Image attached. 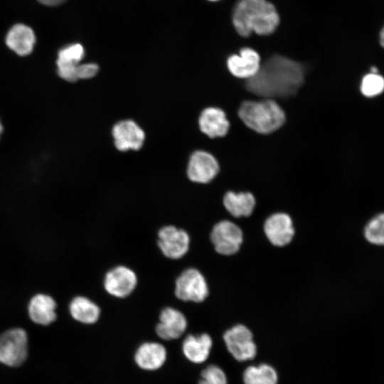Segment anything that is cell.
<instances>
[{
	"label": "cell",
	"mask_w": 384,
	"mask_h": 384,
	"mask_svg": "<svg viewBox=\"0 0 384 384\" xmlns=\"http://www.w3.org/2000/svg\"><path fill=\"white\" fill-rule=\"evenodd\" d=\"M304 74L305 68L301 63L275 55L261 64L258 72L247 80L246 88L265 97H288L300 88Z\"/></svg>",
	"instance_id": "cell-1"
},
{
	"label": "cell",
	"mask_w": 384,
	"mask_h": 384,
	"mask_svg": "<svg viewBox=\"0 0 384 384\" xmlns=\"http://www.w3.org/2000/svg\"><path fill=\"white\" fill-rule=\"evenodd\" d=\"M233 23L243 37L252 32L269 35L279 25V17L274 5L266 0H240L235 8Z\"/></svg>",
	"instance_id": "cell-2"
},
{
	"label": "cell",
	"mask_w": 384,
	"mask_h": 384,
	"mask_svg": "<svg viewBox=\"0 0 384 384\" xmlns=\"http://www.w3.org/2000/svg\"><path fill=\"white\" fill-rule=\"evenodd\" d=\"M238 115L247 127L265 134L278 129L285 121L283 110L270 99L244 102L239 108Z\"/></svg>",
	"instance_id": "cell-3"
},
{
	"label": "cell",
	"mask_w": 384,
	"mask_h": 384,
	"mask_svg": "<svg viewBox=\"0 0 384 384\" xmlns=\"http://www.w3.org/2000/svg\"><path fill=\"white\" fill-rule=\"evenodd\" d=\"M210 240L218 255L231 257L240 252L244 242V233L237 223L225 218L213 225Z\"/></svg>",
	"instance_id": "cell-4"
},
{
	"label": "cell",
	"mask_w": 384,
	"mask_h": 384,
	"mask_svg": "<svg viewBox=\"0 0 384 384\" xmlns=\"http://www.w3.org/2000/svg\"><path fill=\"white\" fill-rule=\"evenodd\" d=\"M28 352V338L21 328L6 330L0 335V363L10 367L21 366Z\"/></svg>",
	"instance_id": "cell-5"
},
{
	"label": "cell",
	"mask_w": 384,
	"mask_h": 384,
	"mask_svg": "<svg viewBox=\"0 0 384 384\" xmlns=\"http://www.w3.org/2000/svg\"><path fill=\"white\" fill-rule=\"evenodd\" d=\"M262 231L269 243L277 248L288 246L296 234L293 219L285 212L268 215L263 222Z\"/></svg>",
	"instance_id": "cell-6"
},
{
	"label": "cell",
	"mask_w": 384,
	"mask_h": 384,
	"mask_svg": "<svg viewBox=\"0 0 384 384\" xmlns=\"http://www.w3.org/2000/svg\"><path fill=\"white\" fill-rule=\"evenodd\" d=\"M175 294L184 302H204L209 295V288L204 275L196 268L185 270L176 279Z\"/></svg>",
	"instance_id": "cell-7"
},
{
	"label": "cell",
	"mask_w": 384,
	"mask_h": 384,
	"mask_svg": "<svg viewBox=\"0 0 384 384\" xmlns=\"http://www.w3.org/2000/svg\"><path fill=\"white\" fill-rule=\"evenodd\" d=\"M223 340L230 353L238 361L254 358L256 344L251 331L243 324H236L223 334Z\"/></svg>",
	"instance_id": "cell-8"
},
{
	"label": "cell",
	"mask_w": 384,
	"mask_h": 384,
	"mask_svg": "<svg viewBox=\"0 0 384 384\" xmlns=\"http://www.w3.org/2000/svg\"><path fill=\"white\" fill-rule=\"evenodd\" d=\"M189 244L188 233L174 225L164 226L158 233V245L168 258H181L188 252Z\"/></svg>",
	"instance_id": "cell-9"
},
{
	"label": "cell",
	"mask_w": 384,
	"mask_h": 384,
	"mask_svg": "<svg viewBox=\"0 0 384 384\" xmlns=\"http://www.w3.org/2000/svg\"><path fill=\"white\" fill-rule=\"evenodd\" d=\"M219 169V164L213 155L206 151H197L190 158L187 176L194 183H208L215 178Z\"/></svg>",
	"instance_id": "cell-10"
},
{
	"label": "cell",
	"mask_w": 384,
	"mask_h": 384,
	"mask_svg": "<svg viewBox=\"0 0 384 384\" xmlns=\"http://www.w3.org/2000/svg\"><path fill=\"white\" fill-rule=\"evenodd\" d=\"M137 284V278L134 272L122 265L110 270L104 280V287L107 292L119 298L129 295Z\"/></svg>",
	"instance_id": "cell-11"
},
{
	"label": "cell",
	"mask_w": 384,
	"mask_h": 384,
	"mask_svg": "<svg viewBox=\"0 0 384 384\" xmlns=\"http://www.w3.org/2000/svg\"><path fill=\"white\" fill-rule=\"evenodd\" d=\"M222 204L230 217L238 220L252 216L257 206V200L250 191L235 192L230 190L224 193Z\"/></svg>",
	"instance_id": "cell-12"
},
{
	"label": "cell",
	"mask_w": 384,
	"mask_h": 384,
	"mask_svg": "<svg viewBox=\"0 0 384 384\" xmlns=\"http://www.w3.org/2000/svg\"><path fill=\"white\" fill-rule=\"evenodd\" d=\"M187 325V319L182 312L172 307H166L160 313L156 333L163 340H174L182 336Z\"/></svg>",
	"instance_id": "cell-13"
},
{
	"label": "cell",
	"mask_w": 384,
	"mask_h": 384,
	"mask_svg": "<svg viewBox=\"0 0 384 384\" xmlns=\"http://www.w3.org/2000/svg\"><path fill=\"white\" fill-rule=\"evenodd\" d=\"M112 135L116 148L122 151L139 150L145 138L143 130L132 120L117 123L112 129Z\"/></svg>",
	"instance_id": "cell-14"
},
{
	"label": "cell",
	"mask_w": 384,
	"mask_h": 384,
	"mask_svg": "<svg viewBox=\"0 0 384 384\" xmlns=\"http://www.w3.org/2000/svg\"><path fill=\"white\" fill-rule=\"evenodd\" d=\"M227 65L234 76L250 79L260 68V57L252 48H243L238 55L233 54L228 58Z\"/></svg>",
	"instance_id": "cell-15"
},
{
	"label": "cell",
	"mask_w": 384,
	"mask_h": 384,
	"mask_svg": "<svg viewBox=\"0 0 384 384\" xmlns=\"http://www.w3.org/2000/svg\"><path fill=\"white\" fill-rule=\"evenodd\" d=\"M166 348L158 342H145L141 344L134 354L137 365L145 370H156L166 362Z\"/></svg>",
	"instance_id": "cell-16"
},
{
	"label": "cell",
	"mask_w": 384,
	"mask_h": 384,
	"mask_svg": "<svg viewBox=\"0 0 384 384\" xmlns=\"http://www.w3.org/2000/svg\"><path fill=\"white\" fill-rule=\"evenodd\" d=\"M56 302L53 297L46 294H37L29 302L28 316L33 322L47 326L56 319Z\"/></svg>",
	"instance_id": "cell-17"
},
{
	"label": "cell",
	"mask_w": 384,
	"mask_h": 384,
	"mask_svg": "<svg viewBox=\"0 0 384 384\" xmlns=\"http://www.w3.org/2000/svg\"><path fill=\"white\" fill-rule=\"evenodd\" d=\"M36 36L33 31L28 26L18 23L7 33L6 43L17 55L25 56L33 50Z\"/></svg>",
	"instance_id": "cell-18"
},
{
	"label": "cell",
	"mask_w": 384,
	"mask_h": 384,
	"mask_svg": "<svg viewBox=\"0 0 384 384\" xmlns=\"http://www.w3.org/2000/svg\"><path fill=\"white\" fill-rule=\"evenodd\" d=\"M212 346V338L208 334H190L183 341L182 351L189 361L198 364L207 360Z\"/></svg>",
	"instance_id": "cell-19"
},
{
	"label": "cell",
	"mask_w": 384,
	"mask_h": 384,
	"mask_svg": "<svg viewBox=\"0 0 384 384\" xmlns=\"http://www.w3.org/2000/svg\"><path fill=\"white\" fill-rule=\"evenodd\" d=\"M201 130L209 137L225 136L229 129V122L225 113L217 107H208L199 117Z\"/></svg>",
	"instance_id": "cell-20"
},
{
	"label": "cell",
	"mask_w": 384,
	"mask_h": 384,
	"mask_svg": "<svg viewBox=\"0 0 384 384\" xmlns=\"http://www.w3.org/2000/svg\"><path fill=\"white\" fill-rule=\"evenodd\" d=\"M71 316L76 321L92 324L100 316L99 306L87 297L78 296L73 299L69 305Z\"/></svg>",
	"instance_id": "cell-21"
},
{
	"label": "cell",
	"mask_w": 384,
	"mask_h": 384,
	"mask_svg": "<svg viewBox=\"0 0 384 384\" xmlns=\"http://www.w3.org/2000/svg\"><path fill=\"white\" fill-rule=\"evenodd\" d=\"M242 378L245 384H277L278 381L275 369L266 363L247 367Z\"/></svg>",
	"instance_id": "cell-22"
},
{
	"label": "cell",
	"mask_w": 384,
	"mask_h": 384,
	"mask_svg": "<svg viewBox=\"0 0 384 384\" xmlns=\"http://www.w3.org/2000/svg\"><path fill=\"white\" fill-rule=\"evenodd\" d=\"M365 237L373 244L384 245V213H380L369 221L365 228Z\"/></svg>",
	"instance_id": "cell-23"
},
{
	"label": "cell",
	"mask_w": 384,
	"mask_h": 384,
	"mask_svg": "<svg viewBox=\"0 0 384 384\" xmlns=\"http://www.w3.org/2000/svg\"><path fill=\"white\" fill-rule=\"evenodd\" d=\"M384 90V78L378 73H370L366 75L361 83V91L367 97H373L381 94Z\"/></svg>",
	"instance_id": "cell-24"
},
{
	"label": "cell",
	"mask_w": 384,
	"mask_h": 384,
	"mask_svg": "<svg viewBox=\"0 0 384 384\" xmlns=\"http://www.w3.org/2000/svg\"><path fill=\"white\" fill-rule=\"evenodd\" d=\"M84 55L85 51L82 45L71 44L59 50L56 63L78 65Z\"/></svg>",
	"instance_id": "cell-25"
},
{
	"label": "cell",
	"mask_w": 384,
	"mask_h": 384,
	"mask_svg": "<svg viewBox=\"0 0 384 384\" xmlns=\"http://www.w3.org/2000/svg\"><path fill=\"white\" fill-rule=\"evenodd\" d=\"M198 384H228L224 371L217 366L210 365L202 370Z\"/></svg>",
	"instance_id": "cell-26"
},
{
	"label": "cell",
	"mask_w": 384,
	"mask_h": 384,
	"mask_svg": "<svg viewBox=\"0 0 384 384\" xmlns=\"http://www.w3.org/2000/svg\"><path fill=\"white\" fill-rule=\"evenodd\" d=\"M99 67L95 63L80 64L78 68V79H89L98 72Z\"/></svg>",
	"instance_id": "cell-27"
},
{
	"label": "cell",
	"mask_w": 384,
	"mask_h": 384,
	"mask_svg": "<svg viewBox=\"0 0 384 384\" xmlns=\"http://www.w3.org/2000/svg\"><path fill=\"white\" fill-rule=\"evenodd\" d=\"M40 3L48 6H56L65 1L66 0H38Z\"/></svg>",
	"instance_id": "cell-28"
},
{
	"label": "cell",
	"mask_w": 384,
	"mask_h": 384,
	"mask_svg": "<svg viewBox=\"0 0 384 384\" xmlns=\"http://www.w3.org/2000/svg\"><path fill=\"white\" fill-rule=\"evenodd\" d=\"M379 41L383 48H384V26L380 31Z\"/></svg>",
	"instance_id": "cell-29"
},
{
	"label": "cell",
	"mask_w": 384,
	"mask_h": 384,
	"mask_svg": "<svg viewBox=\"0 0 384 384\" xmlns=\"http://www.w3.org/2000/svg\"><path fill=\"white\" fill-rule=\"evenodd\" d=\"M2 130H3V127H2L1 124V122H0V134L2 132Z\"/></svg>",
	"instance_id": "cell-30"
},
{
	"label": "cell",
	"mask_w": 384,
	"mask_h": 384,
	"mask_svg": "<svg viewBox=\"0 0 384 384\" xmlns=\"http://www.w3.org/2000/svg\"><path fill=\"white\" fill-rule=\"evenodd\" d=\"M209 1H218V0H209Z\"/></svg>",
	"instance_id": "cell-31"
}]
</instances>
